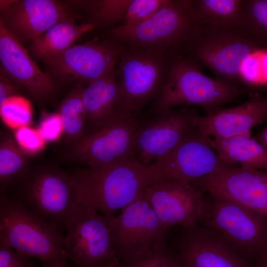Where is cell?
Wrapping results in <instances>:
<instances>
[{"mask_svg":"<svg viewBox=\"0 0 267 267\" xmlns=\"http://www.w3.org/2000/svg\"><path fill=\"white\" fill-rule=\"evenodd\" d=\"M38 129L46 141L58 140L63 135V129L58 113L46 115Z\"/></svg>","mask_w":267,"mask_h":267,"instance_id":"cell-34","label":"cell"},{"mask_svg":"<svg viewBox=\"0 0 267 267\" xmlns=\"http://www.w3.org/2000/svg\"><path fill=\"white\" fill-rule=\"evenodd\" d=\"M20 87L13 81L0 75V106L8 98L18 95Z\"/></svg>","mask_w":267,"mask_h":267,"instance_id":"cell-35","label":"cell"},{"mask_svg":"<svg viewBox=\"0 0 267 267\" xmlns=\"http://www.w3.org/2000/svg\"><path fill=\"white\" fill-rule=\"evenodd\" d=\"M0 75L16 83L35 99L43 101L55 89L54 80L43 71L28 49L0 22Z\"/></svg>","mask_w":267,"mask_h":267,"instance_id":"cell-18","label":"cell"},{"mask_svg":"<svg viewBox=\"0 0 267 267\" xmlns=\"http://www.w3.org/2000/svg\"><path fill=\"white\" fill-rule=\"evenodd\" d=\"M169 229L168 241L184 267H254L256 262L245 257L222 235L195 224Z\"/></svg>","mask_w":267,"mask_h":267,"instance_id":"cell-11","label":"cell"},{"mask_svg":"<svg viewBox=\"0 0 267 267\" xmlns=\"http://www.w3.org/2000/svg\"><path fill=\"white\" fill-rule=\"evenodd\" d=\"M106 218L112 246L119 263L147 253L169 230L143 193L122 208L117 216Z\"/></svg>","mask_w":267,"mask_h":267,"instance_id":"cell-13","label":"cell"},{"mask_svg":"<svg viewBox=\"0 0 267 267\" xmlns=\"http://www.w3.org/2000/svg\"><path fill=\"white\" fill-rule=\"evenodd\" d=\"M41 267H56L52 266L51 265H50V264H43V265ZM63 267H72V266L71 264L70 263V262H69V263Z\"/></svg>","mask_w":267,"mask_h":267,"instance_id":"cell-39","label":"cell"},{"mask_svg":"<svg viewBox=\"0 0 267 267\" xmlns=\"http://www.w3.org/2000/svg\"><path fill=\"white\" fill-rule=\"evenodd\" d=\"M14 138L21 150L26 155H36L45 149L47 141L39 130L23 126L14 130Z\"/></svg>","mask_w":267,"mask_h":267,"instance_id":"cell-32","label":"cell"},{"mask_svg":"<svg viewBox=\"0 0 267 267\" xmlns=\"http://www.w3.org/2000/svg\"><path fill=\"white\" fill-rule=\"evenodd\" d=\"M199 224L222 235L252 261L267 259V216L212 195Z\"/></svg>","mask_w":267,"mask_h":267,"instance_id":"cell-7","label":"cell"},{"mask_svg":"<svg viewBox=\"0 0 267 267\" xmlns=\"http://www.w3.org/2000/svg\"><path fill=\"white\" fill-rule=\"evenodd\" d=\"M0 243L43 264L63 267L69 263L62 232L6 194L0 198Z\"/></svg>","mask_w":267,"mask_h":267,"instance_id":"cell-3","label":"cell"},{"mask_svg":"<svg viewBox=\"0 0 267 267\" xmlns=\"http://www.w3.org/2000/svg\"><path fill=\"white\" fill-rule=\"evenodd\" d=\"M125 47L111 39H94L73 45L43 62L46 73L54 81L89 85L116 67Z\"/></svg>","mask_w":267,"mask_h":267,"instance_id":"cell-12","label":"cell"},{"mask_svg":"<svg viewBox=\"0 0 267 267\" xmlns=\"http://www.w3.org/2000/svg\"><path fill=\"white\" fill-rule=\"evenodd\" d=\"M139 123L134 113L119 112L85 129L71 144L69 157L88 167H101L133 159Z\"/></svg>","mask_w":267,"mask_h":267,"instance_id":"cell-6","label":"cell"},{"mask_svg":"<svg viewBox=\"0 0 267 267\" xmlns=\"http://www.w3.org/2000/svg\"><path fill=\"white\" fill-rule=\"evenodd\" d=\"M72 16L69 9L59 1L20 0L1 14L0 22L25 46L57 22Z\"/></svg>","mask_w":267,"mask_h":267,"instance_id":"cell-19","label":"cell"},{"mask_svg":"<svg viewBox=\"0 0 267 267\" xmlns=\"http://www.w3.org/2000/svg\"><path fill=\"white\" fill-rule=\"evenodd\" d=\"M73 175L84 199L107 218L140 197L154 178L150 166L134 161L79 169Z\"/></svg>","mask_w":267,"mask_h":267,"instance_id":"cell-4","label":"cell"},{"mask_svg":"<svg viewBox=\"0 0 267 267\" xmlns=\"http://www.w3.org/2000/svg\"><path fill=\"white\" fill-rule=\"evenodd\" d=\"M4 194L62 232L84 201L75 176L54 165L30 166Z\"/></svg>","mask_w":267,"mask_h":267,"instance_id":"cell-1","label":"cell"},{"mask_svg":"<svg viewBox=\"0 0 267 267\" xmlns=\"http://www.w3.org/2000/svg\"><path fill=\"white\" fill-rule=\"evenodd\" d=\"M167 236L156 242L147 253L130 257L120 263L119 267H178L180 263Z\"/></svg>","mask_w":267,"mask_h":267,"instance_id":"cell-28","label":"cell"},{"mask_svg":"<svg viewBox=\"0 0 267 267\" xmlns=\"http://www.w3.org/2000/svg\"><path fill=\"white\" fill-rule=\"evenodd\" d=\"M16 0H0V9L2 14L8 11L14 4Z\"/></svg>","mask_w":267,"mask_h":267,"instance_id":"cell-36","label":"cell"},{"mask_svg":"<svg viewBox=\"0 0 267 267\" xmlns=\"http://www.w3.org/2000/svg\"><path fill=\"white\" fill-rule=\"evenodd\" d=\"M74 18L72 16L60 21L34 40L28 48L31 56L43 61L58 55L72 46L84 33L95 28L89 22L77 24Z\"/></svg>","mask_w":267,"mask_h":267,"instance_id":"cell-22","label":"cell"},{"mask_svg":"<svg viewBox=\"0 0 267 267\" xmlns=\"http://www.w3.org/2000/svg\"><path fill=\"white\" fill-rule=\"evenodd\" d=\"M243 0H191L195 20L200 28H244Z\"/></svg>","mask_w":267,"mask_h":267,"instance_id":"cell-23","label":"cell"},{"mask_svg":"<svg viewBox=\"0 0 267 267\" xmlns=\"http://www.w3.org/2000/svg\"><path fill=\"white\" fill-rule=\"evenodd\" d=\"M33 113L30 101L19 94L7 98L0 106L2 122L14 130L23 126H29L32 120Z\"/></svg>","mask_w":267,"mask_h":267,"instance_id":"cell-30","label":"cell"},{"mask_svg":"<svg viewBox=\"0 0 267 267\" xmlns=\"http://www.w3.org/2000/svg\"><path fill=\"white\" fill-rule=\"evenodd\" d=\"M267 115V99L253 94L248 101L239 106L197 116L192 125L206 136L214 138L251 136L252 128L262 123Z\"/></svg>","mask_w":267,"mask_h":267,"instance_id":"cell-20","label":"cell"},{"mask_svg":"<svg viewBox=\"0 0 267 267\" xmlns=\"http://www.w3.org/2000/svg\"><path fill=\"white\" fill-rule=\"evenodd\" d=\"M136 132L133 159L150 166L165 156L179 143L198 116L196 109L184 106L179 109H162Z\"/></svg>","mask_w":267,"mask_h":267,"instance_id":"cell-16","label":"cell"},{"mask_svg":"<svg viewBox=\"0 0 267 267\" xmlns=\"http://www.w3.org/2000/svg\"><path fill=\"white\" fill-rule=\"evenodd\" d=\"M84 84L78 83L62 102L58 111L66 142L72 144L84 134L86 112L83 102Z\"/></svg>","mask_w":267,"mask_h":267,"instance_id":"cell-26","label":"cell"},{"mask_svg":"<svg viewBox=\"0 0 267 267\" xmlns=\"http://www.w3.org/2000/svg\"><path fill=\"white\" fill-rule=\"evenodd\" d=\"M200 30L191 0H168L147 20L134 26L119 25L109 29L110 39L126 46L141 48L169 60L185 55Z\"/></svg>","mask_w":267,"mask_h":267,"instance_id":"cell-2","label":"cell"},{"mask_svg":"<svg viewBox=\"0 0 267 267\" xmlns=\"http://www.w3.org/2000/svg\"><path fill=\"white\" fill-rule=\"evenodd\" d=\"M27 156L14 137L1 134L0 141V194L5 193L11 184L30 167Z\"/></svg>","mask_w":267,"mask_h":267,"instance_id":"cell-25","label":"cell"},{"mask_svg":"<svg viewBox=\"0 0 267 267\" xmlns=\"http://www.w3.org/2000/svg\"><path fill=\"white\" fill-rule=\"evenodd\" d=\"M211 143L221 159L233 166L239 163L267 171V147L251 136L238 135L225 139H211Z\"/></svg>","mask_w":267,"mask_h":267,"instance_id":"cell-24","label":"cell"},{"mask_svg":"<svg viewBox=\"0 0 267 267\" xmlns=\"http://www.w3.org/2000/svg\"><path fill=\"white\" fill-rule=\"evenodd\" d=\"M254 267H267V259L256 262Z\"/></svg>","mask_w":267,"mask_h":267,"instance_id":"cell-38","label":"cell"},{"mask_svg":"<svg viewBox=\"0 0 267 267\" xmlns=\"http://www.w3.org/2000/svg\"><path fill=\"white\" fill-rule=\"evenodd\" d=\"M178 267H183L182 266H181V265H180H180H179V266Z\"/></svg>","mask_w":267,"mask_h":267,"instance_id":"cell-40","label":"cell"},{"mask_svg":"<svg viewBox=\"0 0 267 267\" xmlns=\"http://www.w3.org/2000/svg\"><path fill=\"white\" fill-rule=\"evenodd\" d=\"M87 200L71 219L64 236L65 252L72 267H119L106 217Z\"/></svg>","mask_w":267,"mask_h":267,"instance_id":"cell-10","label":"cell"},{"mask_svg":"<svg viewBox=\"0 0 267 267\" xmlns=\"http://www.w3.org/2000/svg\"><path fill=\"white\" fill-rule=\"evenodd\" d=\"M255 139L267 147V128L264 129Z\"/></svg>","mask_w":267,"mask_h":267,"instance_id":"cell-37","label":"cell"},{"mask_svg":"<svg viewBox=\"0 0 267 267\" xmlns=\"http://www.w3.org/2000/svg\"><path fill=\"white\" fill-rule=\"evenodd\" d=\"M143 195L168 229L198 224L205 215L207 200L202 191L182 180L154 176Z\"/></svg>","mask_w":267,"mask_h":267,"instance_id":"cell-15","label":"cell"},{"mask_svg":"<svg viewBox=\"0 0 267 267\" xmlns=\"http://www.w3.org/2000/svg\"><path fill=\"white\" fill-rule=\"evenodd\" d=\"M168 0H132L124 20L121 25L134 26L152 17Z\"/></svg>","mask_w":267,"mask_h":267,"instance_id":"cell-31","label":"cell"},{"mask_svg":"<svg viewBox=\"0 0 267 267\" xmlns=\"http://www.w3.org/2000/svg\"><path fill=\"white\" fill-rule=\"evenodd\" d=\"M194 185L267 216V171L241 166L203 178Z\"/></svg>","mask_w":267,"mask_h":267,"instance_id":"cell-17","label":"cell"},{"mask_svg":"<svg viewBox=\"0 0 267 267\" xmlns=\"http://www.w3.org/2000/svg\"><path fill=\"white\" fill-rule=\"evenodd\" d=\"M32 257L0 243V267H39Z\"/></svg>","mask_w":267,"mask_h":267,"instance_id":"cell-33","label":"cell"},{"mask_svg":"<svg viewBox=\"0 0 267 267\" xmlns=\"http://www.w3.org/2000/svg\"><path fill=\"white\" fill-rule=\"evenodd\" d=\"M169 61L166 82L155 99L157 111L179 105H195L210 114L246 93L245 90L204 75L190 57L178 55Z\"/></svg>","mask_w":267,"mask_h":267,"instance_id":"cell-5","label":"cell"},{"mask_svg":"<svg viewBox=\"0 0 267 267\" xmlns=\"http://www.w3.org/2000/svg\"><path fill=\"white\" fill-rule=\"evenodd\" d=\"M211 139L192 125L173 150L150 166L153 176H167L194 185L234 168L223 161Z\"/></svg>","mask_w":267,"mask_h":267,"instance_id":"cell-14","label":"cell"},{"mask_svg":"<svg viewBox=\"0 0 267 267\" xmlns=\"http://www.w3.org/2000/svg\"><path fill=\"white\" fill-rule=\"evenodd\" d=\"M168 59L141 48L126 46L116 69L121 112L135 113L160 93L169 68Z\"/></svg>","mask_w":267,"mask_h":267,"instance_id":"cell-9","label":"cell"},{"mask_svg":"<svg viewBox=\"0 0 267 267\" xmlns=\"http://www.w3.org/2000/svg\"><path fill=\"white\" fill-rule=\"evenodd\" d=\"M261 51L266 50L244 28H200L185 55L206 66L225 83L242 77L246 61Z\"/></svg>","mask_w":267,"mask_h":267,"instance_id":"cell-8","label":"cell"},{"mask_svg":"<svg viewBox=\"0 0 267 267\" xmlns=\"http://www.w3.org/2000/svg\"><path fill=\"white\" fill-rule=\"evenodd\" d=\"M244 29L267 50V0H247L244 3Z\"/></svg>","mask_w":267,"mask_h":267,"instance_id":"cell-29","label":"cell"},{"mask_svg":"<svg viewBox=\"0 0 267 267\" xmlns=\"http://www.w3.org/2000/svg\"><path fill=\"white\" fill-rule=\"evenodd\" d=\"M132 0H95L74 1L90 16L95 27L117 26L123 23Z\"/></svg>","mask_w":267,"mask_h":267,"instance_id":"cell-27","label":"cell"},{"mask_svg":"<svg viewBox=\"0 0 267 267\" xmlns=\"http://www.w3.org/2000/svg\"><path fill=\"white\" fill-rule=\"evenodd\" d=\"M120 88L116 67L88 85L83 92L87 128L121 112L119 108Z\"/></svg>","mask_w":267,"mask_h":267,"instance_id":"cell-21","label":"cell"}]
</instances>
